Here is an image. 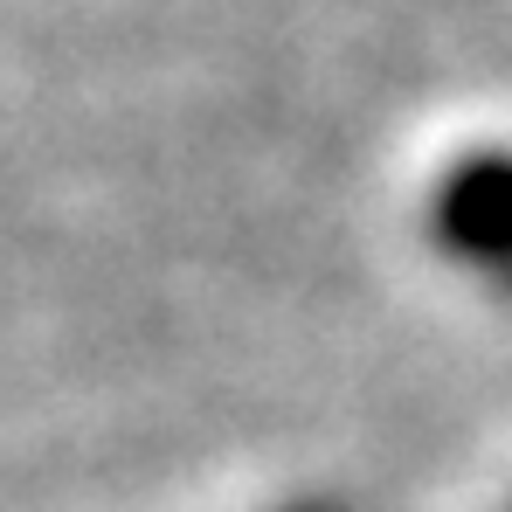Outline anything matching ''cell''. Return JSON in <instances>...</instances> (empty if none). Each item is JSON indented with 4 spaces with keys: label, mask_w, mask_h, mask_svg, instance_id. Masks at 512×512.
Instances as JSON below:
<instances>
[{
    "label": "cell",
    "mask_w": 512,
    "mask_h": 512,
    "mask_svg": "<svg viewBox=\"0 0 512 512\" xmlns=\"http://www.w3.org/2000/svg\"><path fill=\"white\" fill-rule=\"evenodd\" d=\"M423 229L443 263L512 298V146H478L436 173Z\"/></svg>",
    "instance_id": "obj_1"
},
{
    "label": "cell",
    "mask_w": 512,
    "mask_h": 512,
    "mask_svg": "<svg viewBox=\"0 0 512 512\" xmlns=\"http://www.w3.org/2000/svg\"><path fill=\"white\" fill-rule=\"evenodd\" d=\"M277 512H346V499H326L319 492V499H291V506H277Z\"/></svg>",
    "instance_id": "obj_2"
}]
</instances>
